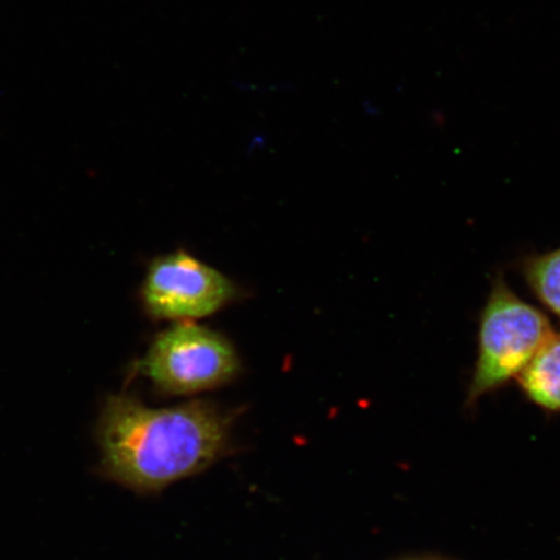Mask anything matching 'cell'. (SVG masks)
<instances>
[{"label":"cell","mask_w":560,"mask_h":560,"mask_svg":"<svg viewBox=\"0 0 560 560\" xmlns=\"http://www.w3.org/2000/svg\"><path fill=\"white\" fill-rule=\"evenodd\" d=\"M147 311L159 319H195L220 311L236 295L233 282L185 252L158 258L143 285Z\"/></svg>","instance_id":"4"},{"label":"cell","mask_w":560,"mask_h":560,"mask_svg":"<svg viewBox=\"0 0 560 560\" xmlns=\"http://www.w3.org/2000/svg\"><path fill=\"white\" fill-rule=\"evenodd\" d=\"M520 269L534 295L560 320V248L524 257Z\"/></svg>","instance_id":"6"},{"label":"cell","mask_w":560,"mask_h":560,"mask_svg":"<svg viewBox=\"0 0 560 560\" xmlns=\"http://www.w3.org/2000/svg\"><path fill=\"white\" fill-rule=\"evenodd\" d=\"M140 366L165 394L192 395L233 380L240 359L225 336L182 322L158 336Z\"/></svg>","instance_id":"3"},{"label":"cell","mask_w":560,"mask_h":560,"mask_svg":"<svg viewBox=\"0 0 560 560\" xmlns=\"http://www.w3.org/2000/svg\"><path fill=\"white\" fill-rule=\"evenodd\" d=\"M230 427L226 412L208 401L153 409L130 395L110 396L96 425L97 474L137 493H158L219 460Z\"/></svg>","instance_id":"1"},{"label":"cell","mask_w":560,"mask_h":560,"mask_svg":"<svg viewBox=\"0 0 560 560\" xmlns=\"http://www.w3.org/2000/svg\"><path fill=\"white\" fill-rule=\"evenodd\" d=\"M401 560H450V559H444V558H439V557H411V558H405V559H401Z\"/></svg>","instance_id":"7"},{"label":"cell","mask_w":560,"mask_h":560,"mask_svg":"<svg viewBox=\"0 0 560 560\" xmlns=\"http://www.w3.org/2000/svg\"><path fill=\"white\" fill-rule=\"evenodd\" d=\"M551 334L548 317L517 296L501 272L497 275L480 315L478 359L467 408L516 380Z\"/></svg>","instance_id":"2"},{"label":"cell","mask_w":560,"mask_h":560,"mask_svg":"<svg viewBox=\"0 0 560 560\" xmlns=\"http://www.w3.org/2000/svg\"><path fill=\"white\" fill-rule=\"evenodd\" d=\"M516 381L532 404L560 412V334L549 336Z\"/></svg>","instance_id":"5"}]
</instances>
